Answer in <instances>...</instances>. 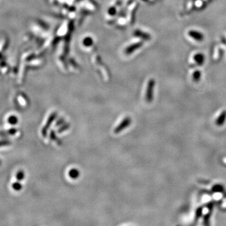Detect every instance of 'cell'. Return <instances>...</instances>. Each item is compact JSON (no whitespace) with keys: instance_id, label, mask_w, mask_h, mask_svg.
Segmentation results:
<instances>
[{"instance_id":"14","label":"cell","mask_w":226,"mask_h":226,"mask_svg":"<svg viewBox=\"0 0 226 226\" xmlns=\"http://www.w3.org/2000/svg\"><path fill=\"white\" fill-rule=\"evenodd\" d=\"M65 119L63 118H60L58 121H57L56 123H55V126H61L62 125H63L64 124H65Z\"/></svg>"},{"instance_id":"10","label":"cell","mask_w":226,"mask_h":226,"mask_svg":"<svg viewBox=\"0 0 226 226\" xmlns=\"http://www.w3.org/2000/svg\"><path fill=\"white\" fill-rule=\"evenodd\" d=\"M16 178H17V180L18 181H19V182H20V181H22L25 178V173L23 170H19V172L17 173V175H16Z\"/></svg>"},{"instance_id":"1","label":"cell","mask_w":226,"mask_h":226,"mask_svg":"<svg viewBox=\"0 0 226 226\" xmlns=\"http://www.w3.org/2000/svg\"><path fill=\"white\" fill-rule=\"evenodd\" d=\"M57 116H58V113L57 112H53L52 114H50V115L49 116V117L47 121L46 124H45V126L42 129L41 133H42L43 137H44V138L47 137L48 131L50 129V126H51V125L52 124L54 121L56 119Z\"/></svg>"},{"instance_id":"17","label":"cell","mask_w":226,"mask_h":226,"mask_svg":"<svg viewBox=\"0 0 226 226\" xmlns=\"http://www.w3.org/2000/svg\"><path fill=\"white\" fill-rule=\"evenodd\" d=\"M0 165H1V161H0Z\"/></svg>"},{"instance_id":"7","label":"cell","mask_w":226,"mask_h":226,"mask_svg":"<svg viewBox=\"0 0 226 226\" xmlns=\"http://www.w3.org/2000/svg\"><path fill=\"white\" fill-rule=\"evenodd\" d=\"M194 60H195V61L197 62L198 64L202 65L204 62L205 58H204V56L203 54L197 53L194 56Z\"/></svg>"},{"instance_id":"11","label":"cell","mask_w":226,"mask_h":226,"mask_svg":"<svg viewBox=\"0 0 226 226\" xmlns=\"http://www.w3.org/2000/svg\"><path fill=\"white\" fill-rule=\"evenodd\" d=\"M12 188L16 191H19L20 190H22V185L19 183V182H17L13 183L12 185Z\"/></svg>"},{"instance_id":"13","label":"cell","mask_w":226,"mask_h":226,"mask_svg":"<svg viewBox=\"0 0 226 226\" xmlns=\"http://www.w3.org/2000/svg\"><path fill=\"white\" fill-rule=\"evenodd\" d=\"M11 142L8 140H2L0 141V147H6V146H9V144H11Z\"/></svg>"},{"instance_id":"15","label":"cell","mask_w":226,"mask_h":226,"mask_svg":"<svg viewBox=\"0 0 226 226\" xmlns=\"http://www.w3.org/2000/svg\"><path fill=\"white\" fill-rule=\"evenodd\" d=\"M225 113H223V114L222 115V116H221L219 118V119H218V121H217V124H222L224 121V119H225Z\"/></svg>"},{"instance_id":"5","label":"cell","mask_w":226,"mask_h":226,"mask_svg":"<svg viewBox=\"0 0 226 226\" xmlns=\"http://www.w3.org/2000/svg\"><path fill=\"white\" fill-rule=\"evenodd\" d=\"M80 172L77 168H72L69 172V177L72 179H77L79 177Z\"/></svg>"},{"instance_id":"3","label":"cell","mask_w":226,"mask_h":226,"mask_svg":"<svg viewBox=\"0 0 226 226\" xmlns=\"http://www.w3.org/2000/svg\"><path fill=\"white\" fill-rule=\"evenodd\" d=\"M153 87H154V81L153 80H152L151 81H149L148 84L147 95H146V99H147V101L148 103L152 102L153 100Z\"/></svg>"},{"instance_id":"9","label":"cell","mask_w":226,"mask_h":226,"mask_svg":"<svg viewBox=\"0 0 226 226\" xmlns=\"http://www.w3.org/2000/svg\"><path fill=\"white\" fill-rule=\"evenodd\" d=\"M18 118L17 116H9L8 119V123L12 125L17 124L18 123Z\"/></svg>"},{"instance_id":"12","label":"cell","mask_w":226,"mask_h":226,"mask_svg":"<svg viewBox=\"0 0 226 226\" xmlns=\"http://www.w3.org/2000/svg\"><path fill=\"white\" fill-rule=\"evenodd\" d=\"M17 128H11V129H8V131H6V133H4V134H8V135H14V134H16L17 133Z\"/></svg>"},{"instance_id":"8","label":"cell","mask_w":226,"mask_h":226,"mask_svg":"<svg viewBox=\"0 0 226 226\" xmlns=\"http://www.w3.org/2000/svg\"><path fill=\"white\" fill-rule=\"evenodd\" d=\"M70 124L69 123H65L63 125H62L61 126H60V128L58 129L57 133H62L65 131L68 130L70 128Z\"/></svg>"},{"instance_id":"16","label":"cell","mask_w":226,"mask_h":226,"mask_svg":"<svg viewBox=\"0 0 226 226\" xmlns=\"http://www.w3.org/2000/svg\"><path fill=\"white\" fill-rule=\"evenodd\" d=\"M200 77V72L199 71H196L194 74V79L195 80H198Z\"/></svg>"},{"instance_id":"4","label":"cell","mask_w":226,"mask_h":226,"mask_svg":"<svg viewBox=\"0 0 226 226\" xmlns=\"http://www.w3.org/2000/svg\"><path fill=\"white\" fill-rule=\"evenodd\" d=\"M188 35L190 37H192L193 39L198 42L202 41L204 38V35L202 33L197 31H195V30H190L188 32Z\"/></svg>"},{"instance_id":"2","label":"cell","mask_w":226,"mask_h":226,"mask_svg":"<svg viewBox=\"0 0 226 226\" xmlns=\"http://www.w3.org/2000/svg\"><path fill=\"white\" fill-rule=\"evenodd\" d=\"M131 118L130 117H126L123 119V121L121 122L114 129V134H119L121 132H122L125 129H126L129 126V125L131 124Z\"/></svg>"},{"instance_id":"6","label":"cell","mask_w":226,"mask_h":226,"mask_svg":"<svg viewBox=\"0 0 226 226\" xmlns=\"http://www.w3.org/2000/svg\"><path fill=\"white\" fill-rule=\"evenodd\" d=\"M50 139H51L53 142H55L58 145H61L62 144V141L60 139H58L56 133L53 130L50 131Z\"/></svg>"}]
</instances>
